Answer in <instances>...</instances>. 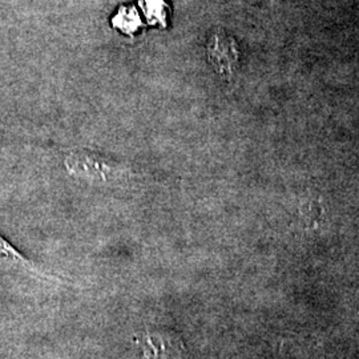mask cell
<instances>
[{
  "label": "cell",
  "instance_id": "7a4b0ae2",
  "mask_svg": "<svg viewBox=\"0 0 359 359\" xmlns=\"http://www.w3.org/2000/svg\"><path fill=\"white\" fill-rule=\"evenodd\" d=\"M145 359H170L168 341L160 334H145L139 339Z\"/></svg>",
  "mask_w": 359,
  "mask_h": 359
},
{
  "label": "cell",
  "instance_id": "6da1fadb",
  "mask_svg": "<svg viewBox=\"0 0 359 359\" xmlns=\"http://www.w3.org/2000/svg\"><path fill=\"white\" fill-rule=\"evenodd\" d=\"M208 57L221 76H231L238 62L234 40L224 34L213 35L208 44Z\"/></svg>",
  "mask_w": 359,
  "mask_h": 359
},
{
  "label": "cell",
  "instance_id": "3957f363",
  "mask_svg": "<svg viewBox=\"0 0 359 359\" xmlns=\"http://www.w3.org/2000/svg\"><path fill=\"white\" fill-rule=\"evenodd\" d=\"M0 256L6 257L8 259H13L16 262H20L22 265H26L29 268V262L27 261L25 257L22 256L13 245L10 244L7 240H4L1 236H0Z\"/></svg>",
  "mask_w": 359,
  "mask_h": 359
}]
</instances>
